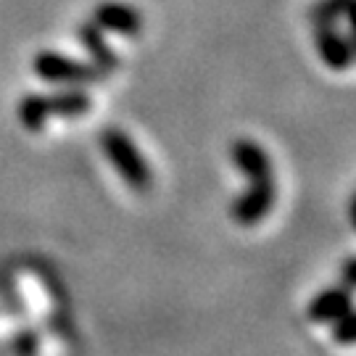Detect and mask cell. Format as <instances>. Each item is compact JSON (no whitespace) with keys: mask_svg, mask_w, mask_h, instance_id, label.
<instances>
[{"mask_svg":"<svg viewBox=\"0 0 356 356\" xmlns=\"http://www.w3.org/2000/svg\"><path fill=\"white\" fill-rule=\"evenodd\" d=\"M48 101H45V95H24L22 103H19V119H22V124H24L29 132H40V129L45 127V122H48Z\"/></svg>","mask_w":356,"mask_h":356,"instance_id":"cell-10","label":"cell"},{"mask_svg":"<svg viewBox=\"0 0 356 356\" xmlns=\"http://www.w3.org/2000/svg\"><path fill=\"white\" fill-rule=\"evenodd\" d=\"M232 164L235 169L241 172L243 177L251 179H267V177H275V172H272V159H269V153L259 145V143L248 140V138H238V140L232 143Z\"/></svg>","mask_w":356,"mask_h":356,"instance_id":"cell-5","label":"cell"},{"mask_svg":"<svg viewBox=\"0 0 356 356\" xmlns=\"http://www.w3.org/2000/svg\"><path fill=\"white\" fill-rule=\"evenodd\" d=\"M101 148L108 156V161L116 172L122 175V179L127 182L135 193H148L153 188V172L145 156L138 151V145L132 143L127 132L116 127L103 129L101 135Z\"/></svg>","mask_w":356,"mask_h":356,"instance_id":"cell-1","label":"cell"},{"mask_svg":"<svg viewBox=\"0 0 356 356\" xmlns=\"http://www.w3.org/2000/svg\"><path fill=\"white\" fill-rule=\"evenodd\" d=\"M332 341L341 346L356 343V309L351 306L341 319L332 322Z\"/></svg>","mask_w":356,"mask_h":356,"instance_id":"cell-11","label":"cell"},{"mask_svg":"<svg viewBox=\"0 0 356 356\" xmlns=\"http://www.w3.org/2000/svg\"><path fill=\"white\" fill-rule=\"evenodd\" d=\"M341 277H343L346 285H351V288H356V256H351V259H346V261H343V269H341Z\"/></svg>","mask_w":356,"mask_h":356,"instance_id":"cell-14","label":"cell"},{"mask_svg":"<svg viewBox=\"0 0 356 356\" xmlns=\"http://www.w3.org/2000/svg\"><path fill=\"white\" fill-rule=\"evenodd\" d=\"M79 42L88 48L92 64L98 66L103 74H111L116 66H119L116 53L106 45V40H103V29L95 24V22H85V24L79 26Z\"/></svg>","mask_w":356,"mask_h":356,"instance_id":"cell-8","label":"cell"},{"mask_svg":"<svg viewBox=\"0 0 356 356\" xmlns=\"http://www.w3.org/2000/svg\"><path fill=\"white\" fill-rule=\"evenodd\" d=\"M348 219H351V227L356 229V195L351 198V204H348Z\"/></svg>","mask_w":356,"mask_h":356,"instance_id":"cell-15","label":"cell"},{"mask_svg":"<svg viewBox=\"0 0 356 356\" xmlns=\"http://www.w3.org/2000/svg\"><path fill=\"white\" fill-rule=\"evenodd\" d=\"M314 40H317V51L322 56V61L330 66V69H346V66L354 64V56H351V45L348 40L335 29L332 22L325 24H314Z\"/></svg>","mask_w":356,"mask_h":356,"instance_id":"cell-7","label":"cell"},{"mask_svg":"<svg viewBox=\"0 0 356 356\" xmlns=\"http://www.w3.org/2000/svg\"><path fill=\"white\" fill-rule=\"evenodd\" d=\"M45 101H48V111L56 116H82L88 114L90 106H92L90 95L79 85H72V88L58 90L53 95H45Z\"/></svg>","mask_w":356,"mask_h":356,"instance_id":"cell-9","label":"cell"},{"mask_svg":"<svg viewBox=\"0 0 356 356\" xmlns=\"http://www.w3.org/2000/svg\"><path fill=\"white\" fill-rule=\"evenodd\" d=\"M275 198H277L275 177L251 179V185L232 201V219L243 227H254L272 211Z\"/></svg>","mask_w":356,"mask_h":356,"instance_id":"cell-3","label":"cell"},{"mask_svg":"<svg viewBox=\"0 0 356 356\" xmlns=\"http://www.w3.org/2000/svg\"><path fill=\"white\" fill-rule=\"evenodd\" d=\"M343 16L348 19V24H351V40H348V45H351V56H354V61H356V0H348V3H346Z\"/></svg>","mask_w":356,"mask_h":356,"instance_id":"cell-13","label":"cell"},{"mask_svg":"<svg viewBox=\"0 0 356 356\" xmlns=\"http://www.w3.org/2000/svg\"><path fill=\"white\" fill-rule=\"evenodd\" d=\"M35 72H38L45 82H53V85H90V82H101L103 72L92 64H82V61H74L69 56H61V53L53 51H42L35 56Z\"/></svg>","mask_w":356,"mask_h":356,"instance_id":"cell-2","label":"cell"},{"mask_svg":"<svg viewBox=\"0 0 356 356\" xmlns=\"http://www.w3.org/2000/svg\"><path fill=\"white\" fill-rule=\"evenodd\" d=\"M348 0H319L312 8V22L314 24H325V22H335L338 16H343V8Z\"/></svg>","mask_w":356,"mask_h":356,"instance_id":"cell-12","label":"cell"},{"mask_svg":"<svg viewBox=\"0 0 356 356\" xmlns=\"http://www.w3.org/2000/svg\"><path fill=\"white\" fill-rule=\"evenodd\" d=\"M92 22L101 29L119 32V35H127V38H138L143 32V16L127 3H101L92 11Z\"/></svg>","mask_w":356,"mask_h":356,"instance_id":"cell-6","label":"cell"},{"mask_svg":"<svg viewBox=\"0 0 356 356\" xmlns=\"http://www.w3.org/2000/svg\"><path fill=\"white\" fill-rule=\"evenodd\" d=\"M354 306V288L351 285H332L319 291L309 306H306V317L317 325H332L335 319H341Z\"/></svg>","mask_w":356,"mask_h":356,"instance_id":"cell-4","label":"cell"}]
</instances>
